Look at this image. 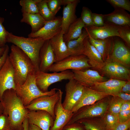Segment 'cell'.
Segmentation results:
<instances>
[{
  "instance_id": "1",
  "label": "cell",
  "mask_w": 130,
  "mask_h": 130,
  "mask_svg": "<svg viewBox=\"0 0 130 130\" xmlns=\"http://www.w3.org/2000/svg\"><path fill=\"white\" fill-rule=\"evenodd\" d=\"M0 101L3 106V113L8 117L11 130H23V122L27 118L29 110L25 108L15 90L5 91Z\"/></svg>"
},
{
  "instance_id": "2",
  "label": "cell",
  "mask_w": 130,
  "mask_h": 130,
  "mask_svg": "<svg viewBox=\"0 0 130 130\" xmlns=\"http://www.w3.org/2000/svg\"><path fill=\"white\" fill-rule=\"evenodd\" d=\"M8 55L13 67L16 85L23 84L29 73L35 72L33 63L29 57L20 48L12 44Z\"/></svg>"
},
{
  "instance_id": "3",
  "label": "cell",
  "mask_w": 130,
  "mask_h": 130,
  "mask_svg": "<svg viewBox=\"0 0 130 130\" xmlns=\"http://www.w3.org/2000/svg\"><path fill=\"white\" fill-rule=\"evenodd\" d=\"M45 41L41 38H26L16 36L9 32L7 39V42L16 46L29 57L34 65L35 72L39 71V53Z\"/></svg>"
},
{
  "instance_id": "4",
  "label": "cell",
  "mask_w": 130,
  "mask_h": 130,
  "mask_svg": "<svg viewBox=\"0 0 130 130\" xmlns=\"http://www.w3.org/2000/svg\"><path fill=\"white\" fill-rule=\"evenodd\" d=\"M35 72L29 74L23 84L16 85L15 90L25 106L28 105L32 101L38 97L54 94L58 89L54 88L45 92L41 91L36 84Z\"/></svg>"
},
{
  "instance_id": "5",
  "label": "cell",
  "mask_w": 130,
  "mask_h": 130,
  "mask_svg": "<svg viewBox=\"0 0 130 130\" xmlns=\"http://www.w3.org/2000/svg\"><path fill=\"white\" fill-rule=\"evenodd\" d=\"M91 67L89 63L88 58L82 54L69 56L55 62L50 68L49 71L59 72L70 69L83 70Z\"/></svg>"
},
{
  "instance_id": "6",
  "label": "cell",
  "mask_w": 130,
  "mask_h": 130,
  "mask_svg": "<svg viewBox=\"0 0 130 130\" xmlns=\"http://www.w3.org/2000/svg\"><path fill=\"white\" fill-rule=\"evenodd\" d=\"M35 76L37 86L44 92L48 91L49 87L53 83L74 78L73 73L70 70L50 73L39 71L35 72Z\"/></svg>"
},
{
  "instance_id": "7",
  "label": "cell",
  "mask_w": 130,
  "mask_h": 130,
  "mask_svg": "<svg viewBox=\"0 0 130 130\" xmlns=\"http://www.w3.org/2000/svg\"><path fill=\"white\" fill-rule=\"evenodd\" d=\"M63 92L58 89L54 94L51 96L45 95L36 98L32 101L28 105L25 106L28 110H41L49 113L54 120V110L55 106Z\"/></svg>"
},
{
  "instance_id": "8",
  "label": "cell",
  "mask_w": 130,
  "mask_h": 130,
  "mask_svg": "<svg viewBox=\"0 0 130 130\" xmlns=\"http://www.w3.org/2000/svg\"><path fill=\"white\" fill-rule=\"evenodd\" d=\"M84 86L74 78L69 80L65 86V95L62 105L65 110L71 112L82 95Z\"/></svg>"
},
{
  "instance_id": "9",
  "label": "cell",
  "mask_w": 130,
  "mask_h": 130,
  "mask_svg": "<svg viewBox=\"0 0 130 130\" xmlns=\"http://www.w3.org/2000/svg\"><path fill=\"white\" fill-rule=\"evenodd\" d=\"M113 37L111 50L109 57L110 60L119 64L129 69L130 51L119 37Z\"/></svg>"
},
{
  "instance_id": "10",
  "label": "cell",
  "mask_w": 130,
  "mask_h": 130,
  "mask_svg": "<svg viewBox=\"0 0 130 130\" xmlns=\"http://www.w3.org/2000/svg\"><path fill=\"white\" fill-rule=\"evenodd\" d=\"M107 106V103L101 102L92 106L83 107L73 113L72 117L67 124H72L83 119L102 116L106 112Z\"/></svg>"
},
{
  "instance_id": "11",
  "label": "cell",
  "mask_w": 130,
  "mask_h": 130,
  "mask_svg": "<svg viewBox=\"0 0 130 130\" xmlns=\"http://www.w3.org/2000/svg\"><path fill=\"white\" fill-rule=\"evenodd\" d=\"M62 17H56L54 19L46 21L43 26L36 32L30 33L28 37H40L45 40H50L58 34L61 31Z\"/></svg>"
},
{
  "instance_id": "12",
  "label": "cell",
  "mask_w": 130,
  "mask_h": 130,
  "mask_svg": "<svg viewBox=\"0 0 130 130\" xmlns=\"http://www.w3.org/2000/svg\"><path fill=\"white\" fill-rule=\"evenodd\" d=\"M15 87L14 70L8 56L0 70V101L5 91L10 89L15 90Z\"/></svg>"
},
{
  "instance_id": "13",
  "label": "cell",
  "mask_w": 130,
  "mask_h": 130,
  "mask_svg": "<svg viewBox=\"0 0 130 130\" xmlns=\"http://www.w3.org/2000/svg\"><path fill=\"white\" fill-rule=\"evenodd\" d=\"M101 70L105 75L111 78L130 80L129 69L110 60L105 62Z\"/></svg>"
},
{
  "instance_id": "14",
  "label": "cell",
  "mask_w": 130,
  "mask_h": 130,
  "mask_svg": "<svg viewBox=\"0 0 130 130\" xmlns=\"http://www.w3.org/2000/svg\"><path fill=\"white\" fill-rule=\"evenodd\" d=\"M109 95L105 92L84 86L81 97L73 108L71 112L75 113L81 108L92 104Z\"/></svg>"
},
{
  "instance_id": "15",
  "label": "cell",
  "mask_w": 130,
  "mask_h": 130,
  "mask_svg": "<svg viewBox=\"0 0 130 130\" xmlns=\"http://www.w3.org/2000/svg\"><path fill=\"white\" fill-rule=\"evenodd\" d=\"M74 78L84 86L91 87L97 82L107 80L105 77L100 75L97 71L87 69L83 70H72Z\"/></svg>"
},
{
  "instance_id": "16",
  "label": "cell",
  "mask_w": 130,
  "mask_h": 130,
  "mask_svg": "<svg viewBox=\"0 0 130 130\" xmlns=\"http://www.w3.org/2000/svg\"><path fill=\"white\" fill-rule=\"evenodd\" d=\"M119 26L105 24L103 26L97 27L92 25L85 26L84 28L88 33L95 39H103L110 37H119Z\"/></svg>"
},
{
  "instance_id": "17",
  "label": "cell",
  "mask_w": 130,
  "mask_h": 130,
  "mask_svg": "<svg viewBox=\"0 0 130 130\" xmlns=\"http://www.w3.org/2000/svg\"><path fill=\"white\" fill-rule=\"evenodd\" d=\"M27 118L29 124L34 125L42 130H49L54 121L49 113L41 110H29Z\"/></svg>"
},
{
  "instance_id": "18",
  "label": "cell",
  "mask_w": 130,
  "mask_h": 130,
  "mask_svg": "<svg viewBox=\"0 0 130 130\" xmlns=\"http://www.w3.org/2000/svg\"><path fill=\"white\" fill-rule=\"evenodd\" d=\"M62 95L60 96L55 106V119L53 125L49 130H62L68 124L73 115V113L65 110L63 107L62 103Z\"/></svg>"
},
{
  "instance_id": "19",
  "label": "cell",
  "mask_w": 130,
  "mask_h": 130,
  "mask_svg": "<svg viewBox=\"0 0 130 130\" xmlns=\"http://www.w3.org/2000/svg\"><path fill=\"white\" fill-rule=\"evenodd\" d=\"M39 70L47 72L55 63V56L50 40L46 41L41 47L39 54Z\"/></svg>"
},
{
  "instance_id": "20",
  "label": "cell",
  "mask_w": 130,
  "mask_h": 130,
  "mask_svg": "<svg viewBox=\"0 0 130 130\" xmlns=\"http://www.w3.org/2000/svg\"><path fill=\"white\" fill-rule=\"evenodd\" d=\"M83 54L88 58L91 67L101 70L105 62L100 53L89 42L88 36L84 40Z\"/></svg>"
},
{
  "instance_id": "21",
  "label": "cell",
  "mask_w": 130,
  "mask_h": 130,
  "mask_svg": "<svg viewBox=\"0 0 130 130\" xmlns=\"http://www.w3.org/2000/svg\"><path fill=\"white\" fill-rule=\"evenodd\" d=\"M64 35L61 31L50 40L55 56V62L69 56L66 43L64 40Z\"/></svg>"
},
{
  "instance_id": "22",
  "label": "cell",
  "mask_w": 130,
  "mask_h": 130,
  "mask_svg": "<svg viewBox=\"0 0 130 130\" xmlns=\"http://www.w3.org/2000/svg\"><path fill=\"white\" fill-rule=\"evenodd\" d=\"M105 24L119 26H130V15L125 10L115 9L112 12L104 14Z\"/></svg>"
},
{
  "instance_id": "23",
  "label": "cell",
  "mask_w": 130,
  "mask_h": 130,
  "mask_svg": "<svg viewBox=\"0 0 130 130\" xmlns=\"http://www.w3.org/2000/svg\"><path fill=\"white\" fill-rule=\"evenodd\" d=\"M126 81L117 79L110 78L104 82L96 83L90 88L112 96L121 92L123 86Z\"/></svg>"
},
{
  "instance_id": "24",
  "label": "cell",
  "mask_w": 130,
  "mask_h": 130,
  "mask_svg": "<svg viewBox=\"0 0 130 130\" xmlns=\"http://www.w3.org/2000/svg\"><path fill=\"white\" fill-rule=\"evenodd\" d=\"M80 1L76 0L63 8L61 27V31L64 35L67 32L70 26L77 18L76 14V8Z\"/></svg>"
},
{
  "instance_id": "25",
  "label": "cell",
  "mask_w": 130,
  "mask_h": 130,
  "mask_svg": "<svg viewBox=\"0 0 130 130\" xmlns=\"http://www.w3.org/2000/svg\"><path fill=\"white\" fill-rule=\"evenodd\" d=\"M88 34L89 42L100 53L103 60L107 56L109 57L112 47L113 37L103 39H95Z\"/></svg>"
},
{
  "instance_id": "26",
  "label": "cell",
  "mask_w": 130,
  "mask_h": 130,
  "mask_svg": "<svg viewBox=\"0 0 130 130\" xmlns=\"http://www.w3.org/2000/svg\"><path fill=\"white\" fill-rule=\"evenodd\" d=\"M84 28L81 35L78 38L66 43L69 56H77L83 54L84 40L88 36L87 31Z\"/></svg>"
},
{
  "instance_id": "27",
  "label": "cell",
  "mask_w": 130,
  "mask_h": 130,
  "mask_svg": "<svg viewBox=\"0 0 130 130\" xmlns=\"http://www.w3.org/2000/svg\"><path fill=\"white\" fill-rule=\"evenodd\" d=\"M46 21L39 13L31 14L22 13L21 22H24L30 25L31 27V33L36 32L44 25Z\"/></svg>"
},
{
  "instance_id": "28",
  "label": "cell",
  "mask_w": 130,
  "mask_h": 130,
  "mask_svg": "<svg viewBox=\"0 0 130 130\" xmlns=\"http://www.w3.org/2000/svg\"><path fill=\"white\" fill-rule=\"evenodd\" d=\"M85 26L80 17L77 18L69 27L66 33L63 35L64 41L66 43L78 38L81 35Z\"/></svg>"
},
{
  "instance_id": "29",
  "label": "cell",
  "mask_w": 130,
  "mask_h": 130,
  "mask_svg": "<svg viewBox=\"0 0 130 130\" xmlns=\"http://www.w3.org/2000/svg\"><path fill=\"white\" fill-rule=\"evenodd\" d=\"M76 122L82 124L86 130H107L104 122L92 121L85 118Z\"/></svg>"
},
{
  "instance_id": "30",
  "label": "cell",
  "mask_w": 130,
  "mask_h": 130,
  "mask_svg": "<svg viewBox=\"0 0 130 130\" xmlns=\"http://www.w3.org/2000/svg\"><path fill=\"white\" fill-rule=\"evenodd\" d=\"M37 3L39 13L46 21L53 20L56 17L50 10L47 0H37Z\"/></svg>"
},
{
  "instance_id": "31",
  "label": "cell",
  "mask_w": 130,
  "mask_h": 130,
  "mask_svg": "<svg viewBox=\"0 0 130 130\" xmlns=\"http://www.w3.org/2000/svg\"><path fill=\"white\" fill-rule=\"evenodd\" d=\"M19 4L21 6V11L22 13H39L37 0H20Z\"/></svg>"
},
{
  "instance_id": "32",
  "label": "cell",
  "mask_w": 130,
  "mask_h": 130,
  "mask_svg": "<svg viewBox=\"0 0 130 130\" xmlns=\"http://www.w3.org/2000/svg\"><path fill=\"white\" fill-rule=\"evenodd\" d=\"M115 9L127 10L130 12V2L129 0H106Z\"/></svg>"
},
{
  "instance_id": "33",
  "label": "cell",
  "mask_w": 130,
  "mask_h": 130,
  "mask_svg": "<svg viewBox=\"0 0 130 130\" xmlns=\"http://www.w3.org/2000/svg\"><path fill=\"white\" fill-rule=\"evenodd\" d=\"M92 13L91 11L88 8L85 6L83 7L80 18L85 26L93 25Z\"/></svg>"
},
{
  "instance_id": "34",
  "label": "cell",
  "mask_w": 130,
  "mask_h": 130,
  "mask_svg": "<svg viewBox=\"0 0 130 130\" xmlns=\"http://www.w3.org/2000/svg\"><path fill=\"white\" fill-rule=\"evenodd\" d=\"M115 97L110 103L109 110L110 113L118 115L121 111V106L125 101L119 97Z\"/></svg>"
},
{
  "instance_id": "35",
  "label": "cell",
  "mask_w": 130,
  "mask_h": 130,
  "mask_svg": "<svg viewBox=\"0 0 130 130\" xmlns=\"http://www.w3.org/2000/svg\"><path fill=\"white\" fill-rule=\"evenodd\" d=\"M104 122L107 130H111L119 123L118 115L110 112L106 116Z\"/></svg>"
},
{
  "instance_id": "36",
  "label": "cell",
  "mask_w": 130,
  "mask_h": 130,
  "mask_svg": "<svg viewBox=\"0 0 130 130\" xmlns=\"http://www.w3.org/2000/svg\"><path fill=\"white\" fill-rule=\"evenodd\" d=\"M119 37L125 42L129 48L130 46V26H119Z\"/></svg>"
},
{
  "instance_id": "37",
  "label": "cell",
  "mask_w": 130,
  "mask_h": 130,
  "mask_svg": "<svg viewBox=\"0 0 130 130\" xmlns=\"http://www.w3.org/2000/svg\"><path fill=\"white\" fill-rule=\"evenodd\" d=\"M4 20V18L0 16V47H4L6 45L9 32L3 24Z\"/></svg>"
},
{
  "instance_id": "38",
  "label": "cell",
  "mask_w": 130,
  "mask_h": 130,
  "mask_svg": "<svg viewBox=\"0 0 130 130\" xmlns=\"http://www.w3.org/2000/svg\"><path fill=\"white\" fill-rule=\"evenodd\" d=\"M48 6L55 16L61 8L62 0H47Z\"/></svg>"
},
{
  "instance_id": "39",
  "label": "cell",
  "mask_w": 130,
  "mask_h": 130,
  "mask_svg": "<svg viewBox=\"0 0 130 130\" xmlns=\"http://www.w3.org/2000/svg\"><path fill=\"white\" fill-rule=\"evenodd\" d=\"M92 17L93 26L100 27L104 25V14L92 13Z\"/></svg>"
},
{
  "instance_id": "40",
  "label": "cell",
  "mask_w": 130,
  "mask_h": 130,
  "mask_svg": "<svg viewBox=\"0 0 130 130\" xmlns=\"http://www.w3.org/2000/svg\"><path fill=\"white\" fill-rule=\"evenodd\" d=\"M0 130H11L8 117L4 113L0 116Z\"/></svg>"
},
{
  "instance_id": "41",
  "label": "cell",
  "mask_w": 130,
  "mask_h": 130,
  "mask_svg": "<svg viewBox=\"0 0 130 130\" xmlns=\"http://www.w3.org/2000/svg\"><path fill=\"white\" fill-rule=\"evenodd\" d=\"M62 130H85L84 126L77 122L67 124Z\"/></svg>"
},
{
  "instance_id": "42",
  "label": "cell",
  "mask_w": 130,
  "mask_h": 130,
  "mask_svg": "<svg viewBox=\"0 0 130 130\" xmlns=\"http://www.w3.org/2000/svg\"><path fill=\"white\" fill-rule=\"evenodd\" d=\"M118 116L119 123L125 122L130 119V110H121L118 113Z\"/></svg>"
},
{
  "instance_id": "43",
  "label": "cell",
  "mask_w": 130,
  "mask_h": 130,
  "mask_svg": "<svg viewBox=\"0 0 130 130\" xmlns=\"http://www.w3.org/2000/svg\"><path fill=\"white\" fill-rule=\"evenodd\" d=\"M130 127V119L122 123H118L111 130H128Z\"/></svg>"
},
{
  "instance_id": "44",
  "label": "cell",
  "mask_w": 130,
  "mask_h": 130,
  "mask_svg": "<svg viewBox=\"0 0 130 130\" xmlns=\"http://www.w3.org/2000/svg\"><path fill=\"white\" fill-rule=\"evenodd\" d=\"M9 47L8 46L6 45L5 46V49L3 55L0 58V70L5 63L8 56L9 51Z\"/></svg>"
},
{
  "instance_id": "45",
  "label": "cell",
  "mask_w": 130,
  "mask_h": 130,
  "mask_svg": "<svg viewBox=\"0 0 130 130\" xmlns=\"http://www.w3.org/2000/svg\"><path fill=\"white\" fill-rule=\"evenodd\" d=\"M112 96L117 97L125 101H130V95L123 92H120Z\"/></svg>"
},
{
  "instance_id": "46",
  "label": "cell",
  "mask_w": 130,
  "mask_h": 130,
  "mask_svg": "<svg viewBox=\"0 0 130 130\" xmlns=\"http://www.w3.org/2000/svg\"><path fill=\"white\" fill-rule=\"evenodd\" d=\"M121 92L130 94V80L126 81L123 86L121 91Z\"/></svg>"
},
{
  "instance_id": "47",
  "label": "cell",
  "mask_w": 130,
  "mask_h": 130,
  "mask_svg": "<svg viewBox=\"0 0 130 130\" xmlns=\"http://www.w3.org/2000/svg\"><path fill=\"white\" fill-rule=\"evenodd\" d=\"M130 110V101H125L121 106V110Z\"/></svg>"
},
{
  "instance_id": "48",
  "label": "cell",
  "mask_w": 130,
  "mask_h": 130,
  "mask_svg": "<svg viewBox=\"0 0 130 130\" xmlns=\"http://www.w3.org/2000/svg\"><path fill=\"white\" fill-rule=\"evenodd\" d=\"M27 130H42L37 126L32 124H29Z\"/></svg>"
},
{
  "instance_id": "49",
  "label": "cell",
  "mask_w": 130,
  "mask_h": 130,
  "mask_svg": "<svg viewBox=\"0 0 130 130\" xmlns=\"http://www.w3.org/2000/svg\"><path fill=\"white\" fill-rule=\"evenodd\" d=\"M29 123L27 118L25 119L23 122V130H27Z\"/></svg>"
},
{
  "instance_id": "50",
  "label": "cell",
  "mask_w": 130,
  "mask_h": 130,
  "mask_svg": "<svg viewBox=\"0 0 130 130\" xmlns=\"http://www.w3.org/2000/svg\"><path fill=\"white\" fill-rule=\"evenodd\" d=\"M76 0H62V5H67L73 3Z\"/></svg>"
},
{
  "instance_id": "51",
  "label": "cell",
  "mask_w": 130,
  "mask_h": 130,
  "mask_svg": "<svg viewBox=\"0 0 130 130\" xmlns=\"http://www.w3.org/2000/svg\"><path fill=\"white\" fill-rule=\"evenodd\" d=\"M4 111V108L3 104L0 101V116L3 113Z\"/></svg>"
},
{
  "instance_id": "52",
  "label": "cell",
  "mask_w": 130,
  "mask_h": 130,
  "mask_svg": "<svg viewBox=\"0 0 130 130\" xmlns=\"http://www.w3.org/2000/svg\"><path fill=\"white\" fill-rule=\"evenodd\" d=\"M5 49V46L4 47H0V58L3 54Z\"/></svg>"
},
{
  "instance_id": "53",
  "label": "cell",
  "mask_w": 130,
  "mask_h": 130,
  "mask_svg": "<svg viewBox=\"0 0 130 130\" xmlns=\"http://www.w3.org/2000/svg\"></svg>"
}]
</instances>
